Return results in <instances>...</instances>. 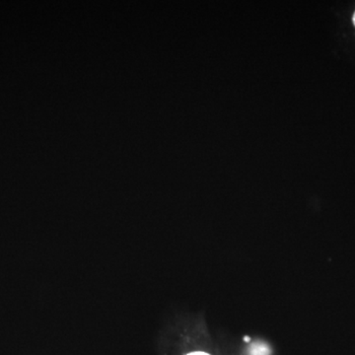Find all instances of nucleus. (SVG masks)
Masks as SVG:
<instances>
[{
	"mask_svg": "<svg viewBox=\"0 0 355 355\" xmlns=\"http://www.w3.org/2000/svg\"><path fill=\"white\" fill-rule=\"evenodd\" d=\"M250 354L251 355H270V349L265 345L261 343H256L252 345L250 349Z\"/></svg>",
	"mask_w": 355,
	"mask_h": 355,
	"instance_id": "obj_1",
	"label": "nucleus"
},
{
	"mask_svg": "<svg viewBox=\"0 0 355 355\" xmlns=\"http://www.w3.org/2000/svg\"><path fill=\"white\" fill-rule=\"evenodd\" d=\"M187 355H210V354H207V352H191V354H189Z\"/></svg>",
	"mask_w": 355,
	"mask_h": 355,
	"instance_id": "obj_2",
	"label": "nucleus"
},
{
	"mask_svg": "<svg viewBox=\"0 0 355 355\" xmlns=\"http://www.w3.org/2000/svg\"><path fill=\"white\" fill-rule=\"evenodd\" d=\"M245 342H250V338L249 336H245L244 338Z\"/></svg>",
	"mask_w": 355,
	"mask_h": 355,
	"instance_id": "obj_3",
	"label": "nucleus"
},
{
	"mask_svg": "<svg viewBox=\"0 0 355 355\" xmlns=\"http://www.w3.org/2000/svg\"><path fill=\"white\" fill-rule=\"evenodd\" d=\"M352 22H354V24L355 26V12L354 14V17H352Z\"/></svg>",
	"mask_w": 355,
	"mask_h": 355,
	"instance_id": "obj_4",
	"label": "nucleus"
}]
</instances>
